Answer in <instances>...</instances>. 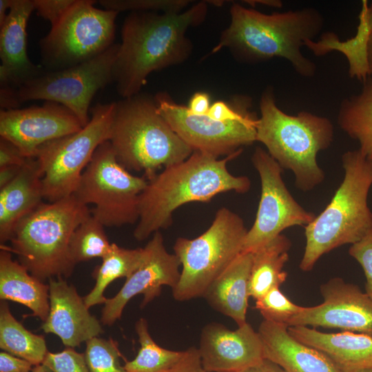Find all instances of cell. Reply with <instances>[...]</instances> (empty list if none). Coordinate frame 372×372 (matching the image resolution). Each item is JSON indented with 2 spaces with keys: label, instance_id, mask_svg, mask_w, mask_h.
<instances>
[{
  "label": "cell",
  "instance_id": "11",
  "mask_svg": "<svg viewBox=\"0 0 372 372\" xmlns=\"http://www.w3.org/2000/svg\"><path fill=\"white\" fill-rule=\"evenodd\" d=\"M95 1L75 0L40 41L41 65L59 70L87 61L114 44L118 12L96 8Z\"/></svg>",
  "mask_w": 372,
  "mask_h": 372
},
{
  "label": "cell",
  "instance_id": "6",
  "mask_svg": "<svg viewBox=\"0 0 372 372\" xmlns=\"http://www.w3.org/2000/svg\"><path fill=\"white\" fill-rule=\"evenodd\" d=\"M109 141L118 162L128 171L143 172L147 180L194 152L160 114L154 97L140 93L116 102Z\"/></svg>",
  "mask_w": 372,
  "mask_h": 372
},
{
  "label": "cell",
  "instance_id": "22",
  "mask_svg": "<svg viewBox=\"0 0 372 372\" xmlns=\"http://www.w3.org/2000/svg\"><path fill=\"white\" fill-rule=\"evenodd\" d=\"M258 333L264 358L286 372H342L322 352L292 337L285 324L263 320Z\"/></svg>",
  "mask_w": 372,
  "mask_h": 372
},
{
  "label": "cell",
  "instance_id": "31",
  "mask_svg": "<svg viewBox=\"0 0 372 372\" xmlns=\"http://www.w3.org/2000/svg\"><path fill=\"white\" fill-rule=\"evenodd\" d=\"M103 225L90 215L73 232L69 253L76 265L96 258L101 259L112 249L103 229Z\"/></svg>",
  "mask_w": 372,
  "mask_h": 372
},
{
  "label": "cell",
  "instance_id": "4",
  "mask_svg": "<svg viewBox=\"0 0 372 372\" xmlns=\"http://www.w3.org/2000/svg\"><path fill=\"white\" fill-rule=\"evenodd\" d=\"M260 116L256 123V141L282 169L291 170L296 186L308 192L320 184L324 173L318 165L317 154L333 139V125L326 117L302 111L289 115L276 104L274 91L268 86L260 100Z\"/></svg>",
  "mask_w": 372,
  "mask_h": 372
},
{
  "label": "cell",
  "instance_id": "24",
  "mask_svg": "<svg viewBox=\"0 0 372 372\" xmlns=\"http://www.w3.org/2000/svg\"><path fill=\"white\" fill-rule=\"evenodd\" d=\"M252 259L253 253L242 252L203 296L214 309L233 319L238 327L247 322Z\"/></svg>",
  "mask_w": 372,
  "mask_h": 372
},
{
  "label": "cell",
  "instance_id": "16",
  "mask_svg": "<svg viewBox=\"0 0 372 372\" xmlns=\"http://www.w3.org/2000/svg\"><path fill=\"white\" fill-rule=\"evenodd\" d=\"M144 256L138 267L126 278L119 291L107 298L101 311V322L112 326L120 319L127 302L138 294L143 295L141 307L159 296L163 286L174 289L178 284L181 265L174 254L169 253L160 231L143 247Z\"/></svg>",
  "mask_w": 372,
  "mask_h": 372
},
{
  "label": "cell",
  "instance_id": "10",
  "mask_svg": "<svg viewBox=\"0 0 372 372\" xmlns=\"http://www.w3.org/2000/svg\"><path fill=\"white\" fill-rule=\"evenodd\" d=\"M148 180L132 175L117 160L109 141L101 144L83 171L73 194L103 226L120 227L138 222L139 196Z\"/></svg>",
  "mask_w": 372,
  "mask_h": 372
},
{
  "label": "cell",
  "instance_id": "36",
  "mask_svg": "<svg viewBox=\"0 0 372 372\" xmlns=\"http://www.w3.org/2000/svg\"><path fill=\"white\" fill-rule=\"evenodd\" d=\"M349 255L361 265L365 278V293L372 299V231L351 245Z\"/></svg>",
  "mask_w": 372,
  "mask_h": 372
},
{
  "label": "cell",
  "instance_id": "45",
  "mask_svg": "<svg viewBox=\"0 0 372 372\" xmlns=\"http://www.w3.org/2000/svg\"><path fill=\"white\" fill-rule=\"evenodd\" d=\"M12 0H0V25L5 21Z\"/></svg>",
  "mask_w": 372,
  "mask_h": 372
},
{
  "label": "cell",
  "instance_id": "32",
  "mask_svg": "<svg viewBox=\"0 0 372 372\" xmlns=\"http://www.w3.org/2000/svg\"><path fill=\"white\" fill-rule=\"evenodd\" d=\"M85 358L90 372H127L120 364L118 342L94 337L87 340Z\"/></svg>",
  "mask_w": 372,
  "mask_h": 372
},
{
  "label": "cell",
  "instance_id": "42",
  "mask_svg": "<svg viewBox=\"0 0 372 372\" xmlns=\"http://www.w3.org/2000/svg\"><path fill=\"white\" fill-rule=\"evenodd\" d=\"M242 372H286L283 369L276 363L267 360L263 359L256 365L246 369Z\"/></svg>",
  "mask_w": 372,
  "mask_h": 372
},
{
  "label": "cell",
  "instance_id": "49",
  "mask_svg": "<svg viewBox=\"0 0 372 372\" xmlns=\"http://www.w3.org/2000/svg\"><path fill=\"white\" fill-rule=\"evenodd\" d=\"M360 372H372V369L366 370V371H360Z\"/></svg>",
  "mask_w": 372,
  "mask_h": 372
},
{
  "label": "cell",
  "instance_id": "18",
  "mask_svg": "<svg viewBox=\"0 0 372 372\" xmlns=\"http://www.w3.org/2000/svg\"><path fill=\"white\" fill-rule=\"evenodd\" d=\"M198 349L207 372H242L265 359L260 335L247 322L236 330L218 322L206 324Z\"/></svg>",
  "mask_w": 372,
  "mask_h": 372
},
{
  "label": "cell",
  "instance_id": "30",
  "mask_svg": "<svg viewBox=\"0 0 372 372\" xmlns=\"http://www.w3.org/2000/svg\"><path fill=\"white\" fill-rule=\"evenodd\" d=\"M140 349L135 358L123 366L127 372H168L180 360L183 351L166 349L151 337L146 319L140 318L135 324Z\"/></svg>",
  "mask_w": 372,
  "mask_h": 372
},
{
  "label": "cell",
  "instance_id": "1",
  "mask_svg": "<svg viewBox=\"0 0 372 372\" xmlns=\"http://www.w3.org/2000/svg\"><path fill=\"white\" fill-rule=\"evenodd\" d=\"M207 14L205 1L178 13L130 12L113 68L118 93L123 99L136 95L152 72L186 61L192 51L186 32L203 22Z\"/></svg>",
  "mask_w": 372,
  "mask_h": 372
},
{
  "label": "cell",
  "instance_id": "37",
  "mask_svg": "<svg viewBox=\"0 0 372 372\" xmlns=\"http://www.w3.org/2000/svg\"><path fill=\"white\" fill-rule=\"evenodd\" d=\"M34 10L48 20L51 27L56 25L74 3L75 0H32Z\"/></svg>",
  "mask_w": 372,
  "mask_h": 372
},
{
  "label": "cell",
  "instance_id": "28",
  "mask_svg": "<svg viewBox=\"0 0 372 372\" xmlns=\"http://www.w3.org/2000/svg\"><path fill=\"white\" fill-rule=\"evenodd\" d=\"M143 256V248L130 249L112 243L111 250L93 272L95 285L83 297L86 306L90 309L94 305L105 304L106 287L117 278L130 276L141 265Z\"/></svg>",
  "mask_w": 372,
  "mask_h": 372
},
{
  "label": "cell",
  "instance_id": "29",
  "mask_svg": "<svg viewBox=\"0 0 372 372\" xmlns=\"http://www.w3.org/2000/svg\"><path fill=\"white\" fill-rule=\"evenodd\" d=\"M0 348L33 366L42 364L48 352L44 337L25 329L12 316L5 301L0 304Z\"/></svg>",
  "mask_w": 372,
  "mask_h": 372
},
{
  "label": "cell",
  "instance_id": "38",
  "mask_svg": "<svg viewBox=\"0 0 372 372\" xmlns=\"http://www.w3.org/2000/svg\"><path fill=\"white\" fill-rule=\"evenodd\" d=\"M168 372H207L203 367L198 348L183 351L180 360Z\"/></svg>",
  "mask_w": 372,
  "mask_h": 372
},
{
  "label": "cell",
  "instance_id": "23",
  "mask_svg": "<svg viewBox=\"0 0 372 372\" xmlns=\"http://www.w3.org/2000/svg\"><path fill=\"white\" fill-rule=\"evenodd\" d=\"M42 172L36 158H30L17 176L0 189V242L10 240L19 222L43 199Z\"/></svg>",
  "mask_w": 372,
  "mask_h": 372
},
{
  "label": "cell",
  "instance_id": "33",
  "mask_svg": "<svg viewBox=\"0 0 372 372\" xmlns=\"http://www.w3.org/2000/svg\"><path fill=\"white\" fill-rule=\"evenodd\" d=\"M255 308L260 311L265 320L287 324L291 318L301 311L302 307L289 300L280 287H273L256 300Z\"/></svg>",
  "mask_w": 372,
  "mask_h": 372
},
{
  "label": "cell",
  "instance_id": "46",
  "mask_svg": "<svg viewBox=\"0 0 372 372\" xmlns=\"http://www.w3.org/2000/svg\"><path fill=\"white\" fill-rule=\"evenodd\" d=\"M243 2H245L251 6L261 4L273 8H281L282 6V1L279 0L244 1Z\"/></svg>",
  "mask_w": 372,
  "mask_h": 372
},
{
  "label": "cell",
  "instance_id": "39",
  "mask_svg": "<svg viewBox=\"0 0 372 372\" xmlns=\"http://www.w3.org/2000/svg\"><path fill=\"white\" fill-rule=\"evenodd\" d=\"M30 158L25 156L10 142L0 139V167L6 166H23Z\"/></svg>",
  "mask_w": 372,
  "mask_h": 372
},
{
  "label": "cell",
  "instance_id": "35",
  "mask_svg": "<svg viewBox=\"0 0 372 372\" xmlns=\"http://www.w3.org/2000/svg\"><path fill=\"white\" fill-rule=\"evenodd\" d=\"M42 364L52 372H90L85 354L71 347L56 353L48 351Z\"/></svg>",
  "mask_w": 372,
  "mask_h": 372
},
{
  "label": "cell",
  "instance_id": "14",
  "mask_svg": "<svg viewBox=\"0 0 372 372\" xmlns=\"http://www.w3.org/2000/svg\"><path fill=\"white\" fill-rule=\"evenodd\" d=\"M160 114L193 151L218 158L229 156L256 141L258 118L251 112L243 118L220 121L207 114L196 115L176 103L165 92L155 96Z\"/></svg>",
  "mask_w": 372,
  "mask_h": 372
},
{
  "label": "cell",
  "instance_id": "13",
  "mask_svg": "<svg viewBox=\"0 0 372 372\" xmlns=\"http://www.w3.org/2000/svg\"><path fill=\"white\" fill-rule=\"evenodd\" d=\"M252 163L261 182V195L255 221L247 231L242 252H254L265 245L285 229L307 226L316 217L293 198L282 177V168L262 147L255 149Z\"/></svg>",
  "mask_w": 372,
  "mask_h": 372
},
{
  "label": "cell",
  "instance_id": "41",
  "mask_svg": "<svg viewBox=\"0 0 372 372\" xmlns=\"http://www.w3.org/2000/svg\"><path fill=\"white\" fill-rule=\"evenodd\" d=\"M209 107V97L204 92L194 94L187 107L189 111L196 115L207 114Z\"/></svg>",
  "mask_w": 372,
  "mask_h": 372
},
{
  "label": "cell",
  "instance_id": "2",
  "mask_svg": "<svg viewBox=\"0 0 372 372\" xmlns=\"http://www.w3.org/2000/svg\"><path fill=\"white\" fill-rule=\"evenodd\" d=\"M230 15V24L211 54L227 48L238 60L248 63L279 57L287 60L298 74L315 75L316 66L303 55L301 48L313 40L324 26L318 10L304 8L267 14L234 3Z\"/></svg>",
  "mask_w": 372,
  "mask_h": 372
},
{
  "label": "cell",
  "instance_id": "19",
  "mask_svg": "<svg viewBox=\"0 0 372 372\" xmlns=\"http://www.w3.org/2000/svg\"><path fill=\"white\" fill-rule=\"evenodd\" d=\"M50 311L41 329L75 348L103 332L101 321L89 311L83 298L63 278L49 280Z\"/></svg>",
  "mask_w": 372,
  "mask_h": 372
},
{
  "label": "cell",
  "instance_id": "7",
  "mask_svg": "<svg viewBox=\"0 0 372 372\" xmlns=\"http://www.w3.org/2000/svg\"><path fill=\"white\" fill-rule=\"evenodd\" d=\"M91 215L87 205L74 195L52 203H41L17 225L10 247L19 262L34 276L45 281L68 278L74 268L69 243L75 229Z\"/></svg>",
  "mask_w": 372,
  "mask_h": 372
},
{
  "label": "cell",
  "instance_id": "48",
  "mask_svg": "<svg viewBox=\"0 0 372 372\" xmlns=\"http://www.w3.org/2000/svg\"><path fill=\"white\" fill-rule=\"evenodd\" d=\"M31 372H52V371L44 364H41L34 366Z\"/></svg>",
  "mask_w": 372,
  "mask_h": 372
},
{
  "label": "cell",
  "instance_id": "8",
  "mask_svg": "<svg viewBox=\"0 0 372 372\" xmlns=\"http://www.w3.org/2000/svg\"><path fill=\"white\" fill-rule=\"evenodd\" d=\"M247 231L242 219L223 207L199 236L178 238L173 249L182 271L177 285L172 289L174 298L185 301L203 297L210 285L242 252Z\"/></svg>",
  "mask_w": 372,
  "mask_h": 372
},
{
  "label": "cell",
  "instance_id": "27",
  "mask_svg": "<svg viewBox=\"0 0 372 372\" xmlns=\"http://www.w3.org/2000/svg\"><path fill=\"white\" fill-rule=\"evenodd\" d=\"M338 123L342 130L360 143V151L372 160V76L363 81L361 92L340 103Z\"/></svg>",
  "mask_w": 372,
  "mask_h": 372
},
{
  "label": "cell",
  "instance_id": "9",
  "mask_svg": "<svg viewBox=\"0 0 372 372\" xmlns=\"http://www.w3.org/2000/svg\"><path fill=\"white\" fill-rule=\"evenodd\" d=\"M115 107L116 102L96 105L80 130L39 148L43 199L52 203L73 195L96 149L110 140Z\"/></svg>",
  "mask_w": 372,
  "mask_h": 372
},
{
  "label": "cell",
  "instance_id": "21",
  "mask_svg": "<svg viewBox=\"0 0 372 372\" xmlns=\"http://www.w3.org/2000/svg\"><path fill=\"white\" fill-rule=\"evenodd\" d=\"M297 340L325 354L342 372L372 369V335L351 331L324 333L307 326L288 327Z\"/></svg>",
  "mask_w": 372,
  "mask_h": 372
},
{
  "label": "cell",
  "instance_id": "20",
  "mask_svg": "<svg viewBox=\"0 0 372 372\" xmlns=\"http://www.w3.org/2000/svg\"><path fill=\"white\" fill-rule=\"evenodd\" d=\"M34 10L32 0H12L8 14L0 25L1 87L19 88L45 72L27 53V24Z\"/></svg>",
  "mask_w": 372,
  "mask_h": 372
},
{
  "label": "cell",
  "instance_id": "5",
  "mask_svg": "<svg viewBox=\"0 0 372 372\" xmlns=\"http://www.w3.org/2000/svg\"><path fill=\"white\" fill-rule=\"evenodd\" d=\"M344 176L331 202L304 227L306 245L300 263L311 271L320 257L346 244H354L372 231L367 198L372 185V160L360 149L342 156Z\"/></svg>",
  "mask_w": 372,
  "mask_h": 372
},
{
  "label": "cell",
  "instance_id": "17",
  "mask_svg": "<svg viewBox=\"0 0 372 372\" xmlns=\"http://www.w3.org/2000/svg\"><path fill=\"white\" fill-rule=\"evenodd\" d=\"M83 126L68 109L56 103L0 111V136L26 157L35 158L43 144L80 130Z\"/></svg>",
  "mask_w": 372,
  "mask_h": 372
},
{
  "label": "cell",
  "instance_id": "47",
  "mask_svg": "<svg viewBox=\"0 0 372 372\" xmlns=\"http://www.w3.org/2000/svg\"><path fill=\"white\" fill-rule=\"evenodd\" d=\"M366 59L369 76H372V33L370 34L366 47Z\"/></svg>",
  "mask_w": 372,
  "mask_h": 372
},
{
  "label": "cell",
  "instance_id": "44",
  "mask_svg": "<svg viewBox=\"0 0 372 372\" xmlns=\"http://www.w3.org/2000/svg\"><path fill=\"white\" fill-rule=\"evenodd\" d=\"M362 6L360 13L359 19L366 25L370 33H372V2L370 5L366 1H362Z\"/></svg>",
  "mask_w": 372,
  "mask_h": 372
},
{
  "label": "cell",
  "instance_id": "34",
  "mask_svg": "<svg viewBox=\"0 0 372 372\" xmlns=\"http://www.w3.org/2000/svg\"><path fill=\"white\" fill-rule=\"evenodd\" d=\"M187 0H101L99 3L104 9L115 11L161 12L178 13L189 4Z\"/></svg>",
  "mask_w": 372,
  "mask_h": 372
},
{
  "label": "cell",
  "instance_id": "43",
  "mask_svg": "<svg viewBox=\"0 0 372 372\" xmlns=\"http://www.w3.org/2000/svg\"><path fill=\"white\" fill-rule=\"evenodd\" d=\"M23 166H6L0 167V188L10 183L19 174Z\"/></svg>",
  "mask_w": 372,
  "mask_h": 372
},
{
  "label": "cell",
  "instance_id": "15",
  "mask_svg": "<svg viewBox=\"0 0 372 372\" xmlns=\"http://www.w3.org/2000/svg\"><path fill=\"white\" fill-rule=\"evenodd\" d=\"M323 302L304 307L287 327L311 326L372 335V299L356 285L333 278L320 287Z\"/></svg>",
  "mask_w": 372,
  "mask_h": 372
},
{
  "label": "cell",
  "instance_id": "26",
  "mask_svg": "<svg viewBox=\"0 0 372 372\" xmlns=\"http://www.w3.org/2000/svg\"><path fill=\"white\" fill-rule=\"evenodd\" d=\"M290 240L280 234L253 253L249 281V294L257 300L271 289L280 287L285 282L287 273L283 267L289 260Z\"/></svg>",
  "mask_w": 372,
  "mask_h": 372
},
{
  "label": "cell",
  "instance_id": "40",
  "mask_svg": "<svg viewBox=\"0 0 372 372\" xmlns=\"http://www.w3.org/2000/svg\"><path fill=\"white\" fill-rule=\"evenodd\" d=\"M32 364L28 361L6 351L0 353V372H31Z\"/></svg>",
  "mask_w": 372,
  "mask_h": 372
},
{
  "label": "cell",
  "instance_id": "3",
  "mask_svg": "<svg viewBox=\"0 0 372 372\" xmlns=\"http://www.w3.org/2000/svg\"><path fill=\"white\" fill-rule=\"evenodd\" d=\"M242 151L222 159L194 151L186 160L165 167L148 180L139 196V218L134 238L142 241L159 229L167 228L172 224L173 212L184 204L208 202L217 194L229 191L248 192L249 178L231 174L227 167Z\"/></svg>",
  "mask_w": 372,
  "mask_h": 372
},
{
  "label": "cell",
  "instance_id": "25",
  "mask_svg": "<svg viewBox=\"0 0 372 372\" xmlns=\"http://www.w3.org/2000/svg\"><path fill=\"white\" fill-rule=\"evenodd\" d=\"M0 299L25 306L43 322L49 313V285L32 275L3 247L0 251Z\"/></svg>",
  "mask_w": 372,
  "mask_h": 372
},
{
  "label": "cell",
  "instance_id": "12",
  "mask_svg": "<svg viewBox=\"0 0 372 372\" xmlns=\"http://www.w3.org/2000/svg\"><path fill=\"white\" fill-rule=\"evenodd\" d=\"M119 43L98 56L68 68L45 71L18 90L21 103L45 100L62 105L83 126L90 121L89 110L96 93L113 81V68Z\"/></svg>",
  "mask_w": 372,
  "mask_h": 372
}]
</instances>
